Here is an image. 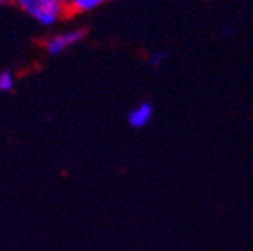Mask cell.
<instances>
[{
	"mask_svg": "<svg viewBox=\"0 0 253 251\" xmlns=\"http://www.w3.org/2000/svg\"><path fill=\"white\" fill-rule=\"evenodd\" d=\"M14 4L44 27L55 25L67 11L60 0H14Z\"/></svg>",
	"mask_w": 253,
	"mask_h": 251,
	"instance_id": "1",
	"label": "cell"
},
{
	"mask_svg": "<svg viewBox=\"0 0 253 251\" xmlns=\"http://www.w3.org/2000/svg\"><path fill=\"white\" fill-rule=\"evenodd\" d=\"M14 88V76L9 71L0 72V91H11Z\"/></svg>",
	"mask_w": 253,
	"mask_h": 251,
	"instance_id": "5",
	"label": "cell"
},
{
	"mask_svg": "<svg viewBox=\"0 0 253 251\" xmlns=\"http://www.w3.org/2000/svg\"><path fill=\"white\" fill-rule=\"evenodd\" d=\"M60 2H63V4H65V7H67V4L71 2V0H60Z\"/></svg>",
	"mask_w": 253,
	"mask_h": 251,
	"instance_id": "8",
	"label": "cell"
},
{
	"mask_svg": "<svg viewBox=\"0 0 253 251\" xmlns=\"http://www.w3.org/2000/svg\"><path fill=\"white\" fill-rule=\"evenodd\" d=\"M151 118H153V107H151V104L142 102L130 111L128 123H130L132 128H142L151 122Z\"/></svg>",
	"mask_w": 253,
	"mask_h": 251,
	"instance_id": "3",
	"label": "cell"
},
{
	"mask_svg": "<svg viewBox=\"0 0 253 251\" xmlns=\"http://www.w3.org/2000/svg\"><path fill=\"white\" fill-rule=\"evenodd\" d=\"M83 37H84V30H81V28H72V30L62 32V34H55V36L47 37L44 41V49L49 55H60L62 51H65L71 46L78 44Z\"/></svg>",
	"mask_w": 253,
	"mask_h": 251,
	"instance_id": "2",
	"label": "cell"
},
{
	"mask_svg": "<svg viewBox=\"0 0 253 251\" xmlns=\"http://www.w3.org/2000/svg\"><path fill=\"white\" fill-rule=\"evenodd\" d=\"M7 2H14V0H0V4H7Z\"/></svg>",
	"mask_w": 253,
	"mask_h": 251,
	"instance_id": "7",
	"label": "cell"
},
{
	"mask_svg": "<svg viewBox=\"0 0 253 251\" xmlns=\"http://www.w3.org/2000/svg\"><path fill=\"white\" fill-rule=\"evenodd\" d=\"M148 60H150V63L153 67H160L167 60V51H155V53H151Z\"/></svg>",
	"mask_w": 253,
	"mask_h": 251,
	"instance_id": "6",
	"label": "cell"
},
{
	"mask_svg": "<svg viewBox=\"0 0 253 251\" xmlns=\"http://www.w3.org/2000/svg\"><path fill=\"white\" fill-rule=\"evenodd\" d=\"M106 0H71L67 4V11L71 12H90L104 4Z\"/></svg>",
	"mask_w": 253,
	"mask_h": 251,
	"instance_id": "4",
	"label": "cell"
}]
</instances>
